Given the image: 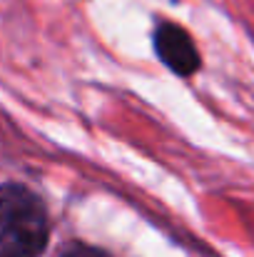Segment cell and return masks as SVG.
<instances>
[{
	"label": "cell",
	"mask_w": 254,
	"mask_h": 257,
	"mask_svg": "<svg viewBox=\"0 0 254 257\" xmlns=\"http://www.w3.org/2000/svg\"><path fill=\"white\" fill-rule=\"evenodd\" d=\"M48 237L43 200L25 185H0V257H40Z\"/></svg>",
	"instance_id": "obj_1"
},
{
	"label": "cell",
	"mask_w": 254,
	"mask_h": 257,
	"mask_svg": "<svg viewBox=\"0 0 254 257\" xmlns=\"http://www.w3.org/2000/svg\"><path fill=\"white\" fill-rule=\"evenodd\" d=\"M155 50L157 58L177 75H194L202 65L199 50L194 48V40L189 33L174 23H162L155 30Z\"/></svg>",
	"instance_id": "obj_2"
},
{
	"label": "cell",
	"mask_w": 254,
	"mask_h": 257,
	"mask_svg": "<svg viewBox=\"0 0 254 257\" xmlns=\"http://www.w3.org/2000/svg\"><path fill=\"white\" fill-rule=\"evenodd\" d=\"M60 257H110L107 252H102V250H97V247H92V245H83V242H70Z\"/></svg>",
	"instance_id": "obj_3"
}]
</instances>
